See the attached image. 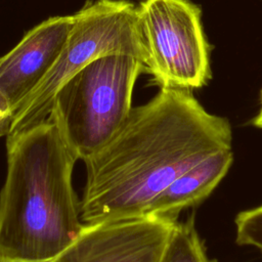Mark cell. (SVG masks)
Listing matches in <instances>:
<instances>
[{
    "mask_svg": "<svg viewBox=\"0 0 262 262\" xmlns=\"http://www.w3.org/2000/svg\"><path fill=\"white\" fill-rule=\"evenodd\" d=\"M0 262H49V261H24V260L9 259V258H5V257L0 256Z\"/></svg>",
    "mask_w": 262,
    "mask_h": 262,
    "instance_id": "4fadbf2b",
    "label": "cell"
},
{
    "mask_svg": "<svg viewBox=\"0 0 262 262\" xmlns=\"http://www.w3.org/2000/svg\"><path fill=\"white\" fill-rule=\"evenodd\" d=\"M12 115L13 113L9 104L0 94V137L6 136L8 134Z\"/></svg>",
    "mask_w": 262,
    "mask_h": 262,
    "instance_id": "8fae6325",
    "label": "cell"
},
{
    "mask_svg": "<svg viewBox=\"0 0 262 262\" xmlns=\"http://www.w3.org/2000/svg\"><path fill=\"white\" fill-rule=\"evenodd\" d=\"M160 262H211L195 229L193 215L176 222Z\"/></svg>",
    "mask_w": 262,
    "mask_h": 262,
    "instance_id": "9c48e42d",
    "label": "cell"
},
{
    "mask_svg": "<svg viewBox=\"0 0 262 262\" xmlns=\"http://www.w3.org/2000/svg\"><path fill=\"white\" fill-rule=\"evenodd\" d=\"M233 162L231 149L200 161L176 177L151 203L145 216L177 220L178 214L207 199L227 174Z\"/></svg>",
    "mask_w": 262,
    "mask_h": 262,
    "instance_id": "ba28073f",
    "label": "cell"
},
{
    "mask_svg": "<svg viewBox=\"0 0 262 262\" xmlns=\"http://www.w3.org/2000/svg\"><path fill=\"white\" fill-rule=\"evenodd\" d=\"M176 222L142 216L86 224L49 262H160Z\"/></svg>",
    "mask_w": 262,
    "mask_h": 262,
    "instance_id": "8992f818",
    "label": "cell"
},
{
    "mask_svg": "<svg viewBox=\"0 0 262 262\" xmlns=\"http://www.w3.org/2000/svg\"><path fill=\"white\" fill-rule=\"evenodd\" d=\"M73 23L74 14L50 17L28 31L0 57V94L13 114L57 60Z\"/></svg>",
    "mask_w": 262,
    "mask_h": 262,
    "instance_id": "52a82bcc",
    "label": "cell"
},
{
    "mask_svg": "<svg viewBox=\"0 0 262 262\" xmlns=\"http://www.w3.org/2000/svg\"><path fill=\"white\" fill-rule=\"evenodd\" d=\"M110 54H125L141 60L136 6L129 1L97 0L74 14L73 27L61 53L41 83L14 112L7 135L46 121L58 89L88 63Z\"/></svg>",
    "mask_w": 262,
    "mask_h": 262,
    "instance_id": "277c9868",
    "label": "cell"
},
{
    "mask_svg": "<svg viewBox=\"0 0 262 262\" xmlns=\"http://www.w3.org/2000/svg\"><path fill=\"white\" fill-rule=\"evenodd\" d=\"M260 104H261V106H260L259 113L250 122L254 127H257V128H262V89L260 91Z\"/></svg>",
    "mask_w": 262,
    "mask_h": 262,
    "instance_id": "7c38bea8",
    "label": "cell"
},
{
    "mask_svg": "<svg viewBox=\"0 0 262 262\" xmlns=\"http://www.w3.org/2000/svg\"><path fill=\"white\" fill-rule=\"evenodd\" d=\"M7 170L0 191V256L50 261L84 230L73 186L79 160L57 122L6 136Z\"/></svg>",
    "mask_w": 262,
    "mask_h": 262,
    "instance_id": "7a4b0ae2",
    "label": "cell"
},
{
    "mask_svg": "<svg viewBox=\"0 0 262 262\" xmlns=\"http://www.w3.org/2000/svg\"><path fill=\"white\" fill-rule=\"evenodd\" d=\"M143 71L137 57L110 54L88 63L58 89L49 116L79 160L104 145L125 122L135 82Z\"/></svg>",
    "mask_w": 262,
    "mask_h": 262,
    "instance_id": "3957f363",
    "label": "cell"
},
{
    "mask_svg": "<svg viewBox=\"0 0 262 262\" xmlns=\"http://www.w3.org/2000/svg\"><path fill=\"white\" fill-rule=\"evenodd\" d=\"M229 121L208 113L191 90L161 87L132 107L116 133L85 159L80 201L85 224L145 216L156 198L181 173L231 149Z\"/></svg>",
    "mask_w": 262,
    "mask_h": 262,
    "instance_id": "6da1fadb",
    "label": "cell"
},
{
    "mask_svg": "<svg viewBox=\"0 0 262 262\" xmlns=\"http://www.w3.org/2000/svg\"><path fill=\"white\" fill-rule=\"evenodd\" d=\"M235 242L262 252V205L239 212L235 219Z\"/></svg>",
    "mask_w": 262,
    "mask_h": 262,
    "instance_id": "30bf717a",
    "label": "cell"
},
{
    "mask_svg": "<svg viewBox=\"0 0 262 262\" xmlns=\"http://www.w3.org/2000/svg\"><path fill=\"white\" fill-rule=\"evenodd\" d=\"M201 16L190 0H143L136 6L141 61L160 87L199 89L212 78Z\"/></svg>",
    "mask_w": 262,
    "mask_h": 262,
    "instance_id": "5b68a950",
    "label": "cell"
}]
</instances>
